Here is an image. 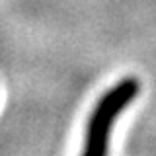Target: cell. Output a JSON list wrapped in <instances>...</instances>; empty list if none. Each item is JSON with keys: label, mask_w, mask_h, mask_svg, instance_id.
I'll return each instance as SVG.
<instances>
[{"label": "cell", "mask_w": 156, "mask_h": 156, "mask_svg": "<svg viewBox=\"0 0 156 156\" xmlns=\"http://www.w3.org/2000/svg\"><path fill=\"white\" fill-rule=\"evenodd\" d=\"M139 80L135 76H127L98 100V104L90 113V119H88L84 148L80 156H107L109 136L117 117L133 104V100L139 96Z\"/></svg>", "instance_id": "obj_1"}]
</instances>
